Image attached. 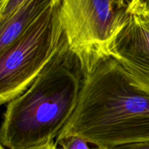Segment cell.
<instances>
[{
	"instance_id": "cell-4",
	"label": "cell",
	"mask_w": 149,
	"mask_h": 149,
	"mask_svg": "<svg viewBox=\"0 0 149 149\" xmlns=\"http://www.w3.org/2000/svg\"><path fill=\"white\" fill-rule=\"evenodd\" d=\"M130 5L127 0H61L64 34L85 72L111 56L112 45L127 20Z\"/></svg>"
},
{
	"instance_id": "cell-8",
	"label": "cell",
	"mask_w": 149,
	"mask_h": 149,
	"mask_svg": "<svg viewBox=\"0 0 149 149\" xmlns=\"http://www.w3.org/2000/svg\"><path fill=\"white\" fill-rule=\"evenodd\" d=\"M24 0H1L0 1V23L8 19L19 7Z\"/></svg>"
},
{
	"instance_id": "cell-10",
	"label": "cell",
	"mask_w": 149,
	"mask_h": 149,
	"mask_svg": "<svg viewBox=\"0 0 149 149\" xmlns=\"http://www.w3.org/2000/svg\"><path fill=\"white\" fill-rule=\"evenodd\" d=\"M137 4L149 19V0H136Z\"/></svg>"
},
{
	"instance_id": "cell-5",
	"label": "cell",
	"mask_w": 149,
	"mask_h": 149,
	"mask_svg": "<svg viewBox=\"0 0 149 149\" xmlns=\"http://www.w3.org/2000/svg\"><path fill=\"white\" fill-rule=\"evenodd\" d=\"M111 56L149 83V19L130 1L127 20L113 42Z\"/></svg>"
},
{
	"instance_id": "cell-7",
	"label": "cell",
	"mask_w": 149,
	"mask_h": 149,
	"mask_svg": "<svg viewBox=\"0 0 149 149\" xmlns=\"http://www.w3.org/2000/svg\"><path fill=\"white\" fill-rule=\"evenodd\" d=\"M55 143L56 149H93L90 148L84 138L78 136L66 137Z\"/></svg>"
},
{
	"instance_id": "cell-6",
	"label": "cell",
	"mask_w": 149,
	"mask_h": 149,
	"mask_svg": "<svg viewBox=\"0 0 149 149\" xmlns=\"http://www.w3.org/2000/svg\"><path fill=\"white\" fill-rule=\"evenodd\" d=\"M51 0H24L20 7L0 23V52L15 42L49 5Z\"/></svg>"
},
{
	"instance_id": "cell-3",
	"label": "cell",
	"mask_w": 149,
	"mask_h": 149,
	"mask_svg": "<svg viewBox=\"0 0 149 149\" xmlns=\"http://www.w3.org/2000/svg\"><path fill=\"white\" fill-rule=\"evenodd\" d=\"M61 0H51L32 24L0 52V103L23 93L62 45L63 26Z\"/></svg>"
},
{
	"instance_id": "cell-1",
	"label": "cell",
	"mask_w": 149,
	"mask_h": 149,
	"mask_svg": "<svg viewBox=\"0 0 149 149\" xmlns=\"http://www.w3.org/2000/svg\"><path fill=\"white\" fill-rule=\"evenodd\" d=\"M82 138L96 147L149 141V83L111 56L85 74L74 113L55 140Z\"/></svg>"
},
{
	"instance_id": "cell-12",
	"label": "cell",
	"mask_w": 149,
	"mask_h": 149,
	"mask_svg": "<svg viewBox=\"0 0 149 149\" xmlns=\"http://www.w3.org/2000/svg\"><path fill=\"white\" fill-rule=\"evenodd\" d=\"M93 149H109L106 148H101V147H96V148H94Z\"/></svg>"
},
{
	"instance_id": "cell-11",
	"label": "cell",
	"mask_w": 149,
	"mask_h": 149,
	"mask_svg": "<svg viewBox=\"0 0 149 149\" xmlns=\"http://www.w3.org/2000/svg\"><path fill=\"white\" fill-rule=\"evenodd\" d=\"M55 142H52V143H51L48 144V145L45 146L41 147V148H37V149H56V145H55ZM0 147H1V149H5L4 147L1 146Z\"/></svg>"
},
{
	"instance_id": "cell-9",
	"label": "cell",
	"mask_w": 149,
	"mask_h": 149,
	"mask_svg": "<svg viewBox=\"0 0 149 149\" xmlns=\"http://www.w3.org/2000/svg\"><path fill=\"white\" fill-rule=\"evenodd\" d=\"M113 149H149V141L119 146L115 147Z\"/></svg>"
},
{
	"instance_id": "cell-2",
	"label": "cell",
	"mask_w": 149,
	"mask_h": 149,
	"mask_svg": "<svg viewBox=\"0 0 149 149\" xmlns=\"http://www.w3.org/2000/svg\"><path fill=\"white\" fill-rule=\"evenodd\" d=\"M85 74L65 36L31 84L7 103L0 146L5 149H37L55 142L77 108Z\"/></svg>"
}]
</instances>
